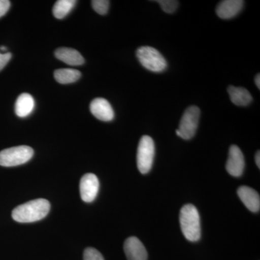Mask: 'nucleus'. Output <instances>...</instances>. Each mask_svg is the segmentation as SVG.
I'll return each mask as SVG.
<instances>
[{
	"mask_svg": "<svg viewBox=\"0 0 260 260\" xmlns=\"http://www.w3.org/2000/svg\"><path fill=\"white\" fill-rule=\"evenodd\" d=\"M34 150L26 145L5 149L0 152V166L16 167L25 164L32 158Z\"/></svg>",
	"mask_w": 260,
	"mask_h": 260,
	"instance_id": "obj_4",
	"label": "nucleus"
},
{
	"mask_svg": "<svg viewBox=\"0 0 260 260\" xmlns=\"http://www.w3.org/2000/svg\"><path fill=\"white\" fill-rule=\"evenodd\" d=\"M155 156V144L153 140L148 135L142 137L138 145L137 164L141 174L150 172Z\"/></svg>",
	"mask_w": 260,
	"mask_h": 260,
	"instance_id": "obj_5",
	"label": "nucleus"
},
{
	"mask_svg": "<svg viewBox=\"0 0 260 260\" xmlns=\"http://www.w3.org/2000/svg\"><path fill=\"white\" fill-rule=\"evenodd\" d=\"M254 81H255V84L256 85V87H257L258 88L260 89V75L257 74L256 75L255 79H254Z\"/></svg>",
	"mask_w": 260,
	"mask_h": 260,
	"instance_id": "obj_24",
	"label": "nucleus"
},
{
	"mask_svg": "<svg viewBox=\"0 0 260 260\" xmlns=\"http://www.w3.org/2000/svg\"><path fill=\"white\" fill-rule=\"evenodd\" d=\"M75 0H58L53 8V14L57 19L64 18L74 8Z\"/></svg>",
	"mask_w": 260,
	"mask_h": 260,
	"instance_id": "obj_17",
	"label": "nucleus"
},
{
	"mask_svg": "<svg viewBox=\"0 0 260 260\" xmlns=\"http://www.w3.org/2000/svg\"><path fill=\"white\" fill-rule=\"evenodd\" d=\"M200 110L196 106L188 107L183 114L176 134L184 140H189L194 136L198 129Z\"/></svg>",
	"mask_w": 260,
	"mask_h": 260,
	"instance_id": "obj_6",
	"label": "nucleus"
},
{
	"mask_svg": "<svg viewBox=\"0 0 260 260\" xmlns=\"http://www.w3.org/2000/svg\"><path fill=\"white\" fill-rule=\"evenodd\" d=\"M90 110L101 121H110L114 117V112L109 102L103 98H97L90 103Z\"/></svg>",
	"mask_w": 260,
	"mask_h": 260,
	"instance_id": "obj_9",
	"label": "nucleus"
},
{
	"mask_svg": "<svg viewBox=\"0 0 260 260\" xmlns=\"http://www.w3.org/2000/svg\"><path fill=\"white\" fill-rule=\"evenodd\" d=\"M161 7L162 10L167 13H174L177 10L179 2L175 0H159L156 1Z\"/></svg>",
	"mask_w": 260,
	"mask_h": 260,
	"instance_id": "obj_19",
	"label": "nucleus"
},
{
	"mask_svg": "<svg viewBox=\"0 0 260 260\" xmlns=\"http://www.w3.org/2000/svg\"><path fill=\"white\" fill-rule=\"evenodd\" d=\"M50 210V203L45 199L31 200L18 205L13 210L12 217L18 223H32L45 218Z\"/></svg>",
	"mask_w": 260,
	"mask_h": 260,
	"instance_id": "obj_1",
	"label": "nucleus"
},
{
	"mask_svg": "<svg viewBox=\"0 0 260 260\" xmlns=\"http://www.w3.org/2000/svg\"><path fill=\"white\" fill-rule=\"evenodd\" d=\"M99 190V181L93 174H86L81 178L80 191L81 199L85 203H91L96 198Z\"/></svg>",
	"mask_w": 260,
	"mask_h": 260,
	"instance_id": "obj_8",
	"label": "nucleus"
},
{
	"mask_svg": "<svg viewBox=\"0 0 260 260\" xmlns=\"http://www.w3.org/2000/svg\"><path fill=\"white\" fill-rule=\"evenodd\" d=\"M181 232L189 242H198L201 237L199 212L193 205H184L179 215Z\"/></svg>",
	"mask_w": 260,
	"mask_h": 260,
	"instance_id": "obj_2",
	"label": "nucleus"
},
{
	"mask_svg": "<svg viewBox=\"0 0 260 260\" xmlns=\"http://www.w3.org/2000/svg\"><path fill=\"white\" fill-rule=\"evenodd\" d=\"M83 260H104V256L97 249L88 247L85 249Z\"/></svg>",
	"mask_w": 260,
	"mask_h": 260,
	"instance_id": "obj_20",
	"label": "nucleus"
},
{
	"mask_svg": "<svg viewBox=\"0 0 260 260\" xmlns=\"http://www.w3.org/2000/svg\"><path fill=\"white\" fill-rule=\"evenodd\" d=\"M124 250L127 260H147L148 252L143 243L135 237L128 238L124 244Z\"/></svg>",
	"mask_w": 260,
	"mask_h": 260,
	"instance_id": "obj_10",
	"label": "nucleus"
},
{
	"mask_svg": "<svg viewBox=\"0 0 260 260\" xmlns=\"http://www.w3.org/2000/svg\"><path fill=\"white\" fill-rule=\"evenodd\" d=\"M228 93L233 104L239 107H246L252 102V96L250 93L242 87L231 85L228 88Z\"/></svg>",
	"mask_w": 260,
	"mask_h": 260,
	"instance_id": "obj_14",
	"label": "nucleus"
},
{
	"mask_svg": "<svg viewBox=\"0 0 260 260\" xmlns=\"http://www.w3.org/2000/svg\"><path fill=\"white\" fill-rule=\"evenodd\" d=\"M255 162L256 166H257V167L260 168V153L259 151H257V153H256L255 155Z\"/></svg>",
	"mask_w": 260,
	"mask_h": 260,
	"instance_id": "obj_23",
	"label": "nucleus"
},
{
	"mask_svg": "<svg viewBox=\"0 0 260 260\" xmlns=\"http://www.w3.org/2000/svg\"><path fill=\"white\" fill-rule=\"evenodd\" d=\"M54 78L58 83L70 84L75 83L77 80H79L81 77V73L79 70L65 68V69L56 70L54 72Z\"/></svg>",
	"mask_w": 260,
	"mask_h": 260,
	"instance_id": "obj_16",
	"label": "nucleus"
},
{
	"mask_svg": "<svg viewBox=\"0 0 260 260\" xmlns=\"http://www.w3.org/2000/svg\"><path fill=\"white\" fill-rule=\"evenodd\" d=\"M11 58V53L8 52L5 53V54H1V53H0V71L9 62Z\"/></svg>",
	"mask_w": 260,
	"mask_h": 260,
	"instance_id": "obj_21",
	"label": "nucleus"
},
{
	"mask_svg": "<svg viewBox=\"0 0 260 260\" xmlns=\"http://www.w3.org/2000/svg\"><path fill=\"white\" fill-rule=\"evenodd\" d=\"M0 49H1L2 51H6L7 50V47H0Z\"/></svg>",
	"mask_w": 260,
	"mask_h": 260,
	"instance_id": "obj_25",
	"label": "nucleus"
},
{
	"mask_svg": "<svg viewBox=\"0 0 260 260\" xmlns=\"http://www.w3.org/2000/svg\"><path fill=\"white\" fill-rule=\"evenodd\" d=\"M244 4L242 0H224L217 6V15L222 19L234 18L242 11Z\"/></svg>",
	"mask_w": 260,
	"mask_h": 260,
	"instance_id": "obj_12",
	"label": "nucleus"
},
{
	"mask_svg": "<svg viewBox=\"0 0 260 260\" xmlns=\"http://www.w3.org/2000/svg\"><path fill=\"white\" fill-rule=\"evenodd\" d=\"M35 107L34 98L28 93H22L19 95L15 103V110L19 117H26L31 114Z\"/></svg>",
	"mask_w": 260,
	"mask_h": 260,
	"instance_id": "obj_15",
	"label": "nucleus"
},
{
	"mask_svg": "<svg viewBox=\"0 0 260 260\" xmlns=\"http://www.w3.org/2000/svg\"><path fill=\"white\" fill-rule=\"evenodd\" d=\"M238 196L242 203L253 213L259 212L260 209V198L257 191L249 186H243L237 191Z\"/></svg>",
	"mask_w": 260,
	"mask_h": 260,
	"instance_id": "obj_11",
	"label": "nucleus"
},
{
	"mask_svg": "<svg viewBox=\"0 0 260 260\" xmlns=\"http://www.w3.org/2000/svg\"><path fill=\"white\" fill-rule=\"evenodd\" d=\"M54 54L59 60L71 66H79L85 63V59L79 51L71 48H59Z\"/></svg>",
	"mask_w": 260,
	"mask_h": 260,
	"instance_id": "obj_13",
	"label": "nucleus"
},
{
	"mask_svg": "<svg viewBox=\"0 0 260 260\" xmlns=\"http://www.w3.org/2000/svg\"><path fill=\"white\" fill-rule=\"evenodd\" d=\"M245 167V160L242 150L237 145H232L229 149V158H228L226 170L233 177H239L242 175Z\"/></svg>",
	"mask_w": 260,
	"mask_h": 260,
	"instance_id": "obj_7",
	"label": "nucleus"
},
{
	"mask_svg": "<svg viewBox=\"0 0 260 260\" xmlns=\"http://www.w3.org/2000/svg\"><path fill=\"white\" fill-rule=\"evenodd\" d=\"M10 8L9 0H0V18L4 16Z\"/></svg>",
	"mask_w": 260,
	"mask_h": 260,
	"instance_id": "obj_22",
	"label": "nucleus"
},
{
	"mask_svg": "<svg viewBox=\"0 0 260 260\" xmlns=\"http://www.w3.org/2000/svg\"><path fill=\"white\" fill-rule=\"evenodd\" d=\"M140 64L145 69L153 73H162L167 69V61L164 56L155 48L141 47L136 51Z\"/></svg>",
	"mask_w": 260,
	"mask_h": 260,
	"instance_id": "obj_3",
	"label": "nucleus"
},
{
	"mask_svg": "<svg viewBox=\"0 0 260 260\" xmlns=\"http://www.w3.org/2000/svg\"><path fill=\"white\" fill-rule=\"evenodd\" d=\"M91 3L93 10L97 13L102 15L107 14L110 2L108 0H93Z\"/></svg>",
	"mask_w": 260,
	"mask_h": 260,
	"instance_id": "obj_18",
	"label": "nucleus"
}]
</instances>
